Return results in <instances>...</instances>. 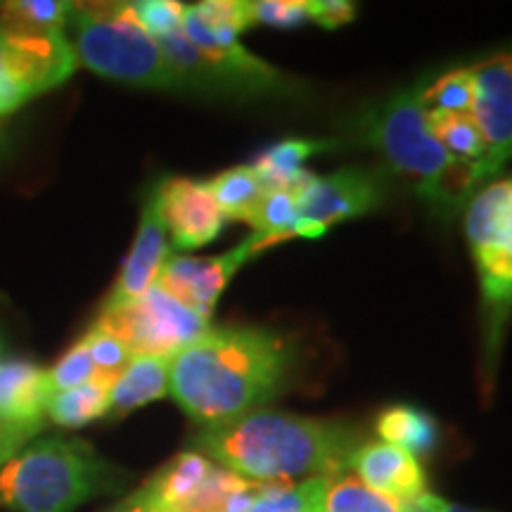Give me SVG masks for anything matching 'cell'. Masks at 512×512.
Wrapping results in <instances>:
<instances>
[{
  "label": "cell",
  "mask_w": 512,
  "mask_h": 512,
  "mask_svg": "<svg viewBox=\"0 0 512 512\" xmlns=\"http://www.w3.org/2000/svg\"><path fill=\"white\" fill-rule=\"evenodd\" d=\"M290 335L268 328H211L171 358L169 394L202 427L259 411L299 373Z\"/></svg>",
  "instance_id": "6da1fadb"
},
{
  "label": "cell",
  "mask_w": 512,
  "mask_h": 512,
  "mask_svg": "<svg viewBox=\"0 0 512 512\" xmlns=\"http://www.w3.org/2000/svg\"><path fill=\"white\" fill-rule=\"evenodd\" d=\"M192 444L223 470L249 482L271 484L344 475L361 446V434L347 422L259 408L202 427Z\"/></svg>",
  "instance_id": "7a4b0ae2"
},
{
  "label": "cell",
  "mask_w": 512,
  "mask_h": 512,
  "mask_svg": "<svg viewBox=\"0 0 512 512\" xmlns=\"http://www.w3.org/2000/svg\"><path fill=\"white\" fill-rule=\"evenodd\" d=\"M126 475L88 441H31L0 467V508L10 512H74L91 498L114 494Z\"/></svg>",
  "instance_id": "3957f363"
},
{
  "label": "cell",
  "mask_w": 512,
  "mask_h": 512,
  "mask_svg": "<svg viewBox=\"0 0 512 512\" xmlns=\"http://www.w3.org/2000/svg\"><path fill=\"white\" fill-rule=\"evenodd\" d=\"M422 86L396 93L361 121L363 138L387 164L437 209H458L479 190L475 174L456 162L432 136Z\"/></svg>",
  "instance_id": "277c9868"
},
{
  "label": "cell",
  "mask_w": 512,
  "mask_h": 512,
  "mask_svg": "<svg viewBox=\"0 0 512 512\" xmlns=\"http://www.w3.org/2000/svg\"><path fill=\"white\" fill-rule=\"evenodd\" d=\"M64 31L79 62L105 79L152 91L183 88L162 46L138 22L133 3H72Z\"/></svg>",
  "instance_id": "5b68a950"
},
{
  "label": "cell",
  "mask_w": 512,
  "mask_h": 512,
  "mask_svg": "<svg viewBox=\"0 0 512 512\" xmlns=\"http://www.w3.org/2000/svg\"><path fill=\"white\" fill-rule=\"evenodd\" d=\"M465 238L484 306V349L496 358L512 316V174L486 183L465 209Z\"/></svg>",
  "instance_id": "8992f818"
},
{
  "label": "cell",
  "mask_w": 512,
  "mask_h": 512,
  "mask_svg": "<svg viewBox=\"0 0 512 512\" xmlns=\"http://www.w3.org/2000/svg\"><path fill=\"white\" fill-rule=\"evenodd\" d=\"M95 323L119 337L133 356L159 358H174L211 330L209 318L183 306L159 285L150 287L136 302L102 309Z\"/></svg>",
  "instance_id": "52a82bcc"
},
{
  "label": "cell",
  "mask_w": 512,
  "mask_h": 512,
  "mask_svg": "<svg viewBox=\"0 0 512 512\" xmlns=\"http://www.w3.org/2000/svg\"><path fill=\"white\" fill-rule=\"evenodd\" d=\"M302 238H320L335 223L358 219L384 202L380 176L361 166H347L330 176H313L306 171L294 188Z\"/></svg>",
  "instance_id": "ba28073f"
},
{
  "label": "cell",
  "mask_w": 512,
  "mask_h": 512,
  "mask_svg": "<svg viewBox=\"0 0 512 512\" xmlns=\"http://www.w3.org/2000/svg\"><path fill=\"white\" fill-rule=\"evenodd\" d=\"M278 238L271 235L252 233L247 240H242L238 247L221 256H209V259H200V256H183L171 254L159 273L157 285L171 297L178 299L183 306H188L202 318H209L216 309V302L226 290V285L233 280V275L254 259L256 254L264 249L278 245Z\"/></svg>",
  "instance_id": "9c48e42d"
},
{
  "label": "cell",
  "mask_w": 512,
  "mask_h": 512,
  "mask_svg": "<svg viewBox=\"0 0 512 512\" xmlns=\"http://www.w3.org/2000/svg\"><path fill=\"white\" fill-rule=\"evenodd\" d=\"M0 64L27 100L62 86L79 67L67 31L10 34L0 31Z\"/></svg>",
  "instance_id": "30bf717a"
},
{
  "label": "cell",
  "mask_w": 512,
  "mask_h": 512,
  "mask_svg": "<svg viewBox=\"0 0 512 512\" xmlns=\"http://www.w3.org/2000/svg\"><path fill=\"white\" fill-rule=\"evenodd\" d=\"M472 76H475L472 119L477 121L484 136V174L491 183L512 159V50L475 64Z\"/></svg>",
  "instance_id": "8fae6325"
},
{
  "label": "cell",
  "mask_w": 512,
  "mask_h": 512,
  "mask_svg": "<svg viewBox=\"0 0 512 512\" xmlns=\"http://www.w3.org/2000/svg\"><path fill=\"white\" fill-rule=\"evenodd\" d=\"M159 214L178 249H200L214 242L226 226V216L207 185L192 178H166L155 185Z\"/></svg>",
  "instance_id": "7c38bea8"
},
{
  "label": "cell",
  "mask_w": 512,
  "mask_h": 512,
  "mask_svg": "<svg viewBox=\"0 0 512 512\" xmlns=\"http://www.w3.org/2000/svg\"><path fill=\"white\" fill-rule=\"evenodd\" d=\"M169 256V233L164 228L155 188H152V195L147 197L143 211H140L136 240L128 249L117 283H114L112 292L107 294L102 309H119V306H126L143 297L150 287L157 285L159 273H162Z\"/></svg>",
  "instance_id": "4fadbf2b"
},
{
  "label": "cell",
  "mask_w": 512,
  "mask_h": 512,
  "mask_svg": "<svg viewBox=\"0 0 512 512\" xmlns=\"http://www.w3.org/2000/svg\"><path fill=\"white\" fill-rule=\"evenodd\" d=\"M351 470L370 489L392 496L396 501L415 503L422 494H427V479L418 458L384 441L358 446L351 458Z\"/></svg>",
  "instance_id": "5bb4252c"
},
{
  "label": "cell",
  "mask_w": 512,
  "mask_h": 512,
  "mask_svg": "<svg viewBox=\"0 0 512 512\" xmlns=\"http://www.w3.org/2000/svg\"><path fill=\"white\" fill-rule=\"evenodd\" d=\"M48 396L46 368L27 358L0 361V420L41 432Z\"/></svg>",
  "instance_id": "9a60e30c"
},
{
  "label": "cell",
  "mask_w": 512,
  "mask_h": 512,
  "mask_svg": "<svg viewBox=\"0 0 512 512\" xmlns=\"http://www.w3.org/2000/svg\"><path fill=\"white\" fill-rule=\"evenodd\" d=\"M216 463L197 451H183L143 484L150 512H178L202 491L214 475Z\"/></svg>",
  "instance_id": "2e32d148"
},
{
  "label": "cell",
  "mask_w": 512,
  "mask_h": 512,
  "mask_svg": "<svg viewBox=\"0 0 512 512\" xmlns=\"http://www.w3.org/2000/svg\"><path fill=\"white\" fill-rule=\"evenodd\" d=\"M171 358L133 356L128 366L114 375L110 387V415L121 418L147 403L164 399L169 394Z\"/></svg>",
  "instance_id": "e0dca14e"
},
{
  "label": "cell",
  "mask_w": 512,
  "mask_h": 512,
  "mask_svg": "<svg viewBox=\"0 0 512 512\" xmlns=\"http://www.w3.org/2000/svg\"><path fill=\"white\" fill-rule=\"evenodd\" d=\"M114 377H95L81 387L53 392L48 396V420L64 430H81L91 422L110 415V387Z\"/></svg>",
  "instance_id": "ac0fdd59"
},
{
  "label": "cell",
  "mask_w": 512,
  "mask_h": 512,
  "mask_svg": "<svg viewBox=\"0 0 512 512\" xmlns=\"http://www.w3.org/2000/svg\"><path fill=\"white\" fill-rule=\"evenodd\" d=\"M432 136L439 140V145L472 171L477 183H486L484 164H486V143L482 131L472 114H446V112H427Z\"/></svg>",
  "instance_id": "d6986e66"
},
{
  "label": "cell",
  "mask_w": 512,
  "mask_h": 512,
  "mask_svg": "<svg viewBox=\"0 0 512 512\" xmlns=\"http://www.w3.org/2000/svg\"><path fill=\"white\" fill-rule=\"evenodd\" d=\"M330 147L332 143H328V140H283V143H275L261 152L252 166L261 181H264L266 190L278 188L294 192L306 174L302 164L313 155L330 150Z\"/></svg>",
  "instance_id": "ffe728a7"
},
{
  "label": "cell",
  "mask_w": 512,
  "mask_h": 512,
  "mask_svg": "<svg viewBox=\"0 0 512 512\" xmlns=\"http://www.w3.org/2000/svg\"><path fill=\"white\" fill-rule=\"evenodd\" d=\"M377 434L384 444L399 446L403 451L430 453L439 444V425L430 413L413 406H392L377 418Z\"/></svg>",
  "instance_id": "44dd1931"
},
{
  "label": "cell",
  "mask_w": 512,
  "mask_h": 512,
  "mask_svg": "<svg viewBox=\"0 0 512 512\" xmlns=\"http://www.w3.org/2000/svg\"><path fill=\"white\" fill-rule=\"evenodd\" d=\"M204 185H207V190L214 197V202L219 204L226 219L245 223L252 216L256 204L261 202V197L266 195V185L259 178V174H256L252 164L233 166V169L221 171L219 176L204 181Z\"/></svg>",
  "instance_id": "7402d4cb"
},
{
  "label": "cell",
  "mask_w": 512,
  "mask_h": 512,
  "mask_svg": "<svg viewBox=\"0 0 512 512\" xmlns=\"http://www.w3.org/2000/svg\"><path fill=\"white\" fill-rule=\"evenodd\" d=\"M318 512H418V508L370 489L358 477L339 475L325 484Z\"/></svg>",
  "instance_id": "603a6c76"
},
{
  "label": "cell",
  "mask_w": 512,
  "mask_h": 512,
  "mask_svg": "<svg viewBox=\"0 0 512 512\" xmlns=\"http://www.w3.org/2000/svg\"><path fill=\"white\" fill-rule=\"evenodd\" d=\"M72 3L64 0H12L0 5V31L10 34H46L67 29Z\"/></svg>",
  "instance_id": "cb8c5ba5"
},
{
  "label": "cell",
  "mask_w": 512,
  "mask_h": 512,
  "mask_svg": "<svg viewBox=\"0 0 512 512\" xmlns=\"http://www.w3.org/2000/svg\"><path fill=\"white\" fill-rule=\"evenodd\" d=\"M328 479L330 477H311L299 484H259V491L247 512H318Z\"/></svg>",
  "instance_id": "d4e9b609"
},
{
  "label": "cell",
  "mask_w": 512,
  "mask_h": 512,
  "mask_svg": "<svg viewBox=\"0 0 512 512\" xmlns=\"http://www.w3.org/2000/svg\"><path fill=\"white\" fill-rule=\"evenodd\" d=\"M247 223L254 228V233L271 235V238L278 240L302 238V219H299L297 197L290 190H266V195L256 204Z\"/></svg>",
  "instance_id": "484cf974"
},
{
  "label": "cell",
  "mask_w": 512,
  "mask_h": 512,
  "mask_svg": "<svg viewBox=\"0 0 512 512\" xmlns=\"http://www.w3.org/2000/svg\"><path fill=\"white\" fill-rule=\"evenodd\" d=\"M422 105L427 112L472 114L475 107V76L472 67H458L446 72L430 86H422Z\"/></svg>",
  "instance_id": "4316f807"
},
{
  "label": "cell",
  "mask_w": 512,
  "mask_h": 512,
  "mask_svg": "<svg viewBox=\"0 0 512 512\" xmlns=\"http://www.w3.org/2000/svg\"><path fill=\"white\" fill-rule=\"evenodd\" d=\"M100 377L98 368H95L91 351H88L86 342L79 339L74 347L64 351V356L55 363L53 368L48 370V387L50 394L53 392H64V389L81 387V384L95 380Z\"/></svg>",
  "instance_id": "83f0119b"
},
{
  "label": "cell",
  "mask_w": 512,
  "mask_h": 512,
  "mask_svg": "<svg viewBox=\"0 0 512 512\" xmlns=\"http://www.w3.org/2000/svg\"><path fill=\"white\" fill-rule=\"evenodd\" d=\"M81 339L86 342L88 351H91V358L95 368H98V373L105 377L119 375L133 358L126 344L121 342L119 337H114L110 330L102 328L100 323H93Z\"/></svg>",
  "instance_id": "f1b7e54d"
},
{
  "label": "cell",
  "mask_w": 512,
  "mask_h": 512,
  "mask_svg": "<svg viewBox=\"0 0 512 512\" xmlns=\"http://www.w3.org/2000/svg\"><path fill=\"white\" fill-rule=\"evenodd\" d=\"M252 27L266 24L275 29H294L309 22V0H245Z\"/></svg>",
  "instance_id": "f546056e"
},
{
  "label": "cell",
  "mask_w": 512,
  "mask_h": 512,
  "mask_svg": "<svg viewBox=\"0 0 512 512\" xmlns=\"http://www.w3.org/2000/svg\"><path fill=\"white\" fill-rule=\"evenodd\" d=\"M133 12L147 34L155 41H162V38L181 31L185 5L176 0H140V3H133Z\"/></svg>",
  "instance_id": "4dcf8cb0"
},
{
  "label": "cell",
  "mask_w": 512,
  "mask_h": 512,
  "mask_svg": "<svg viewBox=\"0 0 512 512\" xmlns=\"http://www.w3.org/2000/svg\"><path fill=\"white\" fill-rule=\"evenodd\" d=\"M356 15V5L347 0H309V22L323 29H339Z\"/></svg>",
  "instance_id": "1f68e13d"
},
{
  "label": "cell",
  "mask_w": 512,
  "mask_h": 512,
  "mask_svg": "<svg viewBox=\"0 0 512 512\" xmlns=\"http://www.w3.org/2000/svg\"><path fill=\"white\" fill-rule=\"evenodd\" d=\"M36 430H27V427H15L8 422L0 420V467L8 463L10 458H15L31 439L36 437Z\"/></svg>",
  "instance_id": "d6a6232c"
},
{
  "label": "cell",
  "mask_w": 512,
  "mask_h": 512,
  "mask_svg": "<svg viewBox=\"0 0 512 512\" xmlns=\"http://www.w3.org/2000/svg\"><path fill=\"white\" fill-rule=\"evenodd\" d=\"M105 512H150V503H147L143 486L133 491V494H128L124 501L112 505V508L105 510Z\"/></svg>",
  "instance_id": "836d02e7"
}]
</instances>
